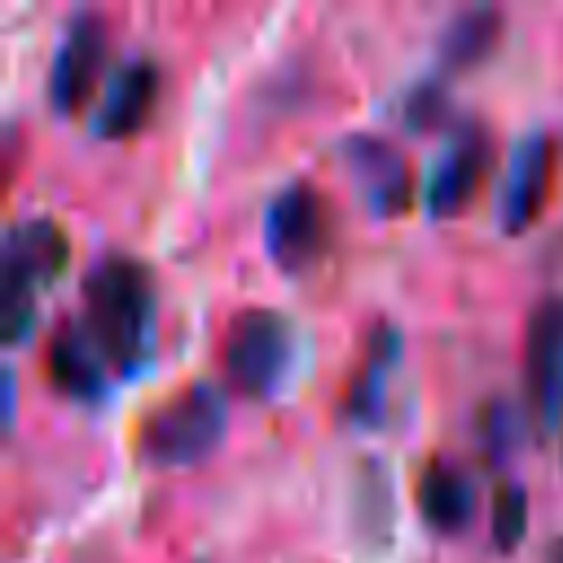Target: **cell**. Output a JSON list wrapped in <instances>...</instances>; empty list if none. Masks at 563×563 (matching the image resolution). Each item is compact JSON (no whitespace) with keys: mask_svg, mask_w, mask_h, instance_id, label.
Wrapping results in <instances>:
<instances>
[{"mask_svg":"<svg viewBox=\"0 0 563 563\" xmlns=\"http://www.w3.org/2000/svg\"><path fill=\"white\" fill-rule=\"evenodd\" d=\"M84 325L114 369H132L154 334V273L123 251L84 273Z\"/></svg>","mask_w":563,"mask_h":563,"instance_id":"obj_1","label":"cell"},{"mask_svg":"<svg viewBox=\"0 0 563 563\" xmlns=\"http://www.w3.org/2000/svg\"><path fill=\"white\" fill-rule=\"evenodd\" d=\"M224 418V391L216 383H189L145 413L136 431V457L145 466H189L220 444Z\"/></svg>","mask_w":563,"mask_h":563,"instance_id":"obj_2","label":"cell"},{"mask_svg":"<svg viewBox=\"0 0 563 563\" xmlns=\"http://www.w3.org/2000/svg\"><path fill=\"white\" fill-rule=\"evenodd\" d=\"M295 352V330L277 308H238L220 334V374L242 396H268Z\"/></svg>","mask_w":563,"mask_h":563,"instance_id":"obj_3","label":"cell"},{"mask_svg":"<svg viewBox=\"0 0 563 563\" xmlns=\"http://www.w3.org/2000/svg\"><path fill=\"white\" fill-rule=\"evenodd\" d=\"M334 242V207L312 180L282 185L264 207V246L268 260L286 273H303Z\"/></svg>","mask_w":563,"mask_h":563,"instance_id":"obj_4","label":"cell"},{"mask_svg":"<svg viewBox=\"0 0 563 563\" xmlns=\"http://www.w3.org/2000/svg\"><path fill=\"white\" fill-rule=\"evenodd\" d=\"M523 383L541 431L563 422V295H541L523 321Z\"/></svg>","mask_w":563,"mask_h":563,"instance_id":"obj_5","label":"cell"},{"mask_svg":"<svg viewBox=\"0 0 563 563\" xmlns=\"http://www.w3.org/2000/svg\"><path fill=\"white\" fill-rule=\"evenodd\" d=\"M106 44H110L106 22L92 9L75 13L62 26V40H57V53L48 66V101L57 114H75L88 106V97L106 70Z\"/></svg>","mask_w":563,"mask_h":563,"instance_id":"obj_6","label":"cell"},{"mask_svg":"<svg viewBox=\"0 0 563 563\" xmlns=\"http://www.w3.org/2000/svg\"><path fill=\"white\" fill-rule=\"evenodd\" d=\"M493 167V136L479 119H466L453 141L444 145V154L435 158L431 176H427V189H422V202L435 220H449L457 211L471 207V198L479 194L484 176Z\"/></svg>","mask_w":563,"mask_h":563,"instance_id":"obj_7","label":"cell"},{"mask_svg":"<svg viewBox=\"0 0 563 563\" xmlns=\"http://www.w3.org/2000/svg\"><path fill=\"white\" fill-rule=\"evenodd\" d=\"M339 154H343L347 172L356 176L365 202L378 216H400L413 202V167H409V158L391 141L356 132V136L339 141Z\"/></svg>","mask_w":563,"mask_h":563,"instance_id":"obj_8","label":"cell"},{"mask_svg":"<svg viewBox=\"0 0 563 563\" xmlns=\"http://www.w3.org/2000/svg\"><path fill=\"white\" fill-rule=\"evenodd\" d=\"M550 185H554V136L545 128H537V132L519 136V145L510 154V167L501 180V229L506 233L528 229L541 216Z\"/></svg>","mask_w":563,"mask_h":563,"instance_id":"obj_9","label":"cell"},{"mask_svg":"<svg viewBox=\"0 0 563 563\" xmlns=\"http://www.w3.org/2000/svg\"><path fill=\"white\" fill-rule=\"evenodd\" d=\"M154 101H158V62L145 53H132L110 70L106 97L92 114V132L123 141L154 114Z\"/></svg>","mask_w":563,"mask_h":563,"instance_id":"obj_10","label":"cell"},{"mask_svg":"<svg viewBox=\"0 0 563 563\" xmlns=\"http://www.w3.org/2000/svg\"><path fill=\"white\" fill-rule=\"evenodd\" d=\"M66 255H70V242L57 220L48 216L18 220L4 233V290L35 295L44 282H53L66 268Z\"/></svg>","mask_w":563,"mask_h":563,"instance_id":"obj_11","label":"cell"},{"mask_svg":"<svg viewBox=\"0 0 563 563\" xmlns=\"http://www.w3.org/2000/svg\"><path fill=\"white\" fill-rule=\"evenodd\" d=\"M106 352L97 347V339L88 334L84 321H62L48 334L44 347V369L53 378L57 391L75 396V400H97L106 391Z\"/></svg>","mask_w":563,"mask_h":563,"instance_id":"obj_12","label":"cell"},{"mask_svg":"<svg viewBox=\"0 0 563 563\" xmlns=\"http://www.w3.org/2000/svg\"><path fill=\"white\" fill-rule=\"evenodd\" d=\"M418 510L435 532H462L475 515V493L462 466L449 457H431L418 471Z\"/></svg>","mask_w":563,"mask_h":563,"instance_id":"obj_13","label":"cell"},{"mask_svg":"<svg viewBox=\"0 0 563 563\" xmlns=\"http://www.w3.org/2000/svg\"><path fill=\"white\" fill-rule=\"evenodd\" d=\"M501 26H506V18L493 4H475V9L453 13L449 26L440 31V44H435L440 66L444 70H471V66H479L497 48Z\"/></svg>","mask_w":563,"mask_h":563,"instance_id":"obj_14","label":"cell"},{"mask_svg":"<svg viewBox=\"0 0 563 563\" xmlns=\"http://www.w3.org/2000/svg\"><path fill=\"white\" fill-rule=\"evenodd\" d=\"M391 361H396V325L378 321L374 334H369V347H365V369L347 383V396H343V409H347L356 422H365V418L378 413V400H383V374L391 369Z\"/></svg>","mask_w":563,"mask_h":563,"instance_id":"obj_15","label":"cell"},{"mask_svg":"<svg viewBox=\"0 0 563 563\" xmlns=\"http://www.w3.org/2000/svg\"><path fill=\"white\" fill-rule=\"evenodd\" d=\"M475 435H479L484 457L488 462H501L519 444V435H523V413L506 396H493V400H484V409L475 418Z\"/></svg>","mask_w":563,"mask_h":563,"instance_id":"obj_16","label":"cell"},{"mask_svg":"<svg viewBox=\"0 0 563 563\" xmlns=\"http://www.w3.org/2000/svg\"><path fill=\"white\" fill-rule=\"evenodd\" d=\"M488 532H493V545L501 554H510L519 545V537L528 532V493L515 484V479H501L493 488V510H488Z\"/></svg>","mask_w":563,"mask_h":563,"instance_id":"obj_17","label":"cell"},{"mask_svg":"<svg viewBox=\"0 0 563 563\" xmlns=\"http://www.w3.org/2000/svg\"><path fill=\"white\" fill-rule=\"evenodd\" d=\"M387 523H391V479L378 471V462H365L356 475V528L383 537Z\"/></svg>","mask_w":563,"mask_h":563,"instance_id":"obj_18","label":"cell"},{"mask_svg":"<svg viewBox=\"0 0 563 563\" xmlns=\"http://www.w3.org/2000/svg\"><path fill=\"white\" fill-rule=\"evenodd\" d=\"M444 114H449V97H444V88L431 84V79L413 84V88L405 92V101H400V119H405V128H413V132H431Z\"/></svg>","mask_w":563,"mask_h":563,"instance_id":"obj_19","label":"cell"},{"mask_svg":"<svg viewBox=\"0 0 563 563\" xmlns=\"http://www.w3.org/2000/svg\"><path fill=\"white\" fill-rule=\"evenodd\" d=\"M541 563H563V532H559V537H554V541L545 545V554H541Z\"/></svg>","mask_w":563,"mask_h":563,"instance_id":"obj_20","label":"cell"}]
</instances>
